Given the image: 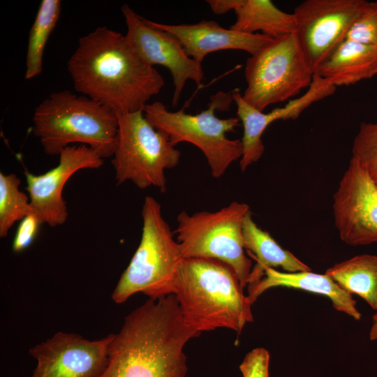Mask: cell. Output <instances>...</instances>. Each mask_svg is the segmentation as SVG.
<instances>
[{
    "mask_svg": "<svg viewBox=\"0 0 377 377\" xmlns=\"http://www.w3.org/2000/svg\"><path fill=\"white\" fill-rule=\"evenodd\" d=\"M67 68L77 91L117 114L143 111L165 84L156 68L135 54L124 35L106 27L80 38Z\"/></svg>",
    "mask_w": 377,
    "mask_h": 377,
    "instance_id": "6da1fadb",
    "label": "cell"
},
{
    "mask_svg": "<svg viewBox=\"0 0 377 377\" xmlns=\"http://www.w3.org/2000/svg\"><path fill=\"white\" fill-rule=\"evenodd\" d=\"M200 334L185 321L174 295L149 299L112 334L99 377H185V345Z\"/></svg>",
    "mask_w": 377,
    "mask_h": 377,
    "instance_id": "7a4b0ae2",
    "label": "cell"
},
{
    "mask_svg": "<svg viewBox=\"0 0 377 377\" xmlns=\"http://www.w3.org/2000/svg\"><path fill=\"white\" fill-rule=\"evenodd\" d=\"M233 269L212 258H184L173 295L186 323L201 333L227 328L239 334L253 317L252 303Z\"/></svg>",
    "mask_w": 377,
    "mask_h": 377,
    "instance_id": "3957f363",
    "label": "cell"
},
{
    "mask_svg": "<svg viewBox=\"0 0 377 377\" xmlns=\"http://www.w3.org/2000/svg\"><path fill=\"white\" fill-rule=\"evenodd\" d=\"M32 119L33 133L48 155H59L71 144L81 143L103 158L113 156L118 116L84 95L53 92L36 108Z\"/></svg>",
    "mask_w": 377,
    "mask_h": 377,
    "instance_id": "277c9868",
    "label": "cell"
},
{
    "mask_svg": "<svg viewBox=\"0 0 377 377\" xmlns=\"http://www.w3.org/2000/svg\"><path fill=\"white\" fill-rule=\"evenodd\" d=\"M140 244L112 294L116 304L138 293L158 300L173 295L184 258L162 214L161 205L146 196L142 209Z\"/></svg>",
    "mask_w": 377,
    "mask_h": 377,
    "instance_id": "5b68a950",
    "label": "cell"
},
{
    "mask_svg": "<svg viewBox=\"0 0 377 377\" xmlns=\"http://www.w3.org/2000/svg\"><path fill=\"white\" fill-rule=\"evenodd\" d=\"M232 101L231 91H219L210 97L205 110L195 114L186 113L184 108L170 111L160 101L147 104L143 113L155 128L169 136L174 146L186 142L200 149L212 175L219 178L231 163L242 158L243 153L241 140H231L227 136L241 125L239 119H221L215 114L217 110L229 109Z\"/></svg>",
    "mask_w": 377,
    "mask_h": 377,
    "instance_id": "8992f818",
    "label": "cell"
},
{
    "mask_svg": "<svg viewBox=\"0 0 377 377\" xmlns=\"http://www.w3.org/2000/svg\"><path fill=\"white\" fill-rule=\"evenodd\" d=\"M251 212L246 203L232 202L216 212L190 214L182 211L177 217V241L184 258L220 260L235 272L243 288L248 283L251 260L244 253L243 223Z\"/></svg>",
    "mask_w": 377,
    "mask_h": 377,
    "instance_id": "52a82bcc",
    "label": "cell"
},
{
    "mask_svg": "<svg viewBox=\"0 0 377 377\" xmlns=\"http://www.w3.org/2000/svg\"><path fill=\"white\" fill-rule=\"evenodd\" d=\"M118 133L112 159L117 184L131 181L141 189L166 191L165 171L179 163L181 153L143 111L117 114Z\"/></svg>",
    "mask_w": 377,
    "mask_h": 377,
    "instance_id": "ba28073f",
    "label": "cell"
},
{
    "mask_svg": "<svg viewBox=\"0 0 377 377\" xmlns=\"http://www.w3.org/2000/svg\"><path fill=\"white\" fill-rule=\"evenodd\" d=\"M313 71L295 34L272 39L246 61V87L243 98L263 112L268 106L287 101L309 88Z\"/></svg>",
    "mask_w": 377,
    "mask_h": 377,
    "instance_id": "9c48e42d",
    "label": "cell"
},
{
    "mask_svg": "<svg viewBox=\"0 0 377 377\" xmlns=\"http://www.w3.org/2000/svg\"><path fill=\"white\" fill-rule=\"evenodd\" d=\"M364 0H306L294 8L296 36L313 71L343 42Z\"/></svg>",
    "mask_w": 377,
    "mask_h": 377,
    "instance_id": "30bf717a",
    "label": "cell"
},
{
    "mask_svg": "<svg viewBox=\"0 0 377 377\" xmlns=\"http://www.w3.org/2000/svg\"><path fill=\"white\" fill-rule=\"evenodd\" d=\"M332 208L335 226L344 243H377V185L353 157L334 194Z\"/></svg>",
    "mask_w": 377,
    "mask_h": 377,
    "instance_id": "8fae6325",
    "label": "cell"
},
{
    "mask_svg": "<svg viewBox=\"0 0 377 377\" xmlns=\"http://www.w3.org/2000/svg\"><path fill=\"white\" fill-rule=\"evenodd\" d=\"M121 10L127 27L125 38L135 54L147 65H160L170 71L174 84L172 105L177 106L188 80L202 84L201 63L188 56L172 34L148 24L128 4L123 5Z\"/></svg>",
    "mask_w": 377,
    "mask_h": 377,
    "instance_id": "7c38bea8",
    "label": "cell"
},
{
    "mask_svg": "<svg viewBox=\"0 0 377 377\" xmlns=\"http://www.w3.org/2000/svg\"><path fill=\"white\" fill-rule=\"evenodd\" d=\"M112 337L89 340L75 333H55L29 350L37 363L31 377H99Z\"/></svg>",
    "mask_w": 377,
    "mask_h": 377,
    "instance_id": "4fadbf2b",
    "label": "cell"
},
{
    "mask_svg": "<svg viewBox=\"0 0 377 377\" xmlns=\"http://www.w3.org/2000/svg\"><path fill=\"white\" fill-rule=\"evenodd\" d=\"M59 161L54 168L36 175L24 171L33 212L40 223L51 227L64 224L68 217L66 202L62 193L71 176L82 169H97L103 164V158L91 147L71 145L59 154Z\"/></svg>",
    "mask_w": 377,
    "mask_h": 377,
    "instance_id": "5bb4252c",
    "label": "cell"
},
{
    "mask_svg": "<svg viewBox=\"0 0 377 377\" xmlns=\"http://www.w3.org/2000/svg\"><path fill=\"white\" fill-rule=\"evenodd\" d=\"M336 88L320 76L313 74L312 82L304 94L290 101L283 107L275 108L267 113L246 103L239 89L232 90V97L237 106V118L243 126L241 139L243 153L239 163L241 170L244 172L263 156L265 147L262 135L270 124L276 120L297 119L312 103L334 94Z\"/></svg>",
    "mask_w": 377,
    "mask_h": 377,
    "instance_id": "9a60e30c",
    "label": "cell"
},
{
    "mask_svg": "<svg viewBox=\"0 0 377 377\" xmlns=\"http://www.w3.org/2000/svg\"><path fill=\"white\" fill-rule=\"evenodd\" d=\"M147 22L152 27L172 34L188 56L200 63L208 54L219 50H239L252 55L274 39L260 33L247 34L230 28L225 29L213 20L177 25L149 20Z\"/></svg>",
    "mask_w": 377,
    "mask_h": 377,
    "instance_id": "2e32d148",
    "label": "cell"
},
{
    "mask_svg": "<svg viewBox=\"0 0 377 377\" xmlns=\"http://www.w3.org/2000/svg\"><path fill=\"white\" fill-rule=\"evenodd\" d=\"M274 287L300 289L325 296L333 307L359 320L361 313L356 307L353 295L343 289L330 276L311 271L281 272L271 267L264 269L263 278L256 284L248 286V297L253 304L265 291Z\"/></svg>",
    "mask_w": 377,
    "mask_h": 377,
    "instance_id": "e0dca14e",
    "label": "cell"
},
{
    "mask_svg": "<svg viewBox=\"0 0 377 377\" xmlns=\"http://www.w3.org/2000/svg\"><path fill=\"white\" fill-rule=\"evenodd\" d=\"M337 87L377 75V47L346 39L314 71Z\"/></svg>",
    "mask_w": 377,
    "mask_h": 377,
    "instance_id": "ac0fdd59",
    "label": "cell"
},
{
    "mask_svg": "<svg viewBox=\"0 0 377 377\" xmlns=\"http://www.w3.org/2000/svg\"><path fill=\"white\" fill-rule=\"evenodd\" d=\"M244 247L257 263L251 269L247 286L257 283L266 267H281L287 272L311 271V268L289 251L283 249L269 234L253 221L251 212L243 223Z\"/></svg>",
    "mask_w": 377,
    "mask_h": 377,
    "instance_id": "d6986e66",
    "label": "cell"
},
{
    "mask_svg": "<svg viewBox=\"0 0 377 377\" xmlns=\"http://www.w3.org/2000/svg\"><path fill=\"white\" fill-rule=\"evenodd\" d=\"M234 11L236 20L232 29L247 34L260 31L274 39L296 33L294 15L282 11L269 0H238Z\"/></svg>",
    "mask_w": 377,
    "mask_h": 377,
    "instance_id": "ffe728a7",
    "label": "cell"
},
{
    "mask_svg": "<svg viewBox=\"0 0 377 377\" xmlns=\"http://www.w3.org/2000/svg\"><path fill=\"white\" fill-rule=\"evenodd\" d=\"M325 274L350 294L364 299L377 311V256H355L328 268Z\"/></svg>",
    "mask_w": 377,
    "mask_h": 377,
    "instance_id": "44dd1931",
    "label": "cell"
},
{
    "mask_svg": "<svg viewBox=\"0 0 377 377\" xmlns=\"http://www.w3.org/2000/svg\"><path fill=\"white\" fill-rule=\"evenodd\" d=\"M60 0H42L30 29L26 56L24 78L31 80L43 71V52L48 38L59 21Z\"/></svg>",
    "mask_w": 377,
    "mask_h": 377,
    "instance_id": "7402d4cb",
    "label": "cell"
},
{
    "mask_svg": "<svg viewBox=\"0 0 377 377\" xmlns=\"http://www.w3.org/2000/svg\"><path fill=\"white\" fill-rule=\"evenodd\" d=\"M21 182L15 174L0 172V237L8 235L10 229L33 213L29 195L19 189Z\"/></svg>",
    "mask_w": 377,
    "mask_h": 377,
    "instance_id": "603a6c76",
    "label": "cell"
},
{
    "mask_svg": "<svg viewBox=\"0 0 377 377\" xmlns=\"http://www.w3.org/2000/svg\"><path fill=\"white\" fill-rule=\"evenodd\" d=\"M352 157L377 179V124L361 123L353 141Z\"/></svg>",
    "mask_w": 377,
    "mask_h": 377,
    "instance_id": "cb8c5ba5",
    "label": "cell"
},
{
    "mask_svg": "<svg viewBox=\"0 0 377 377\" xmlns=\"http://www.w3.org/2000/svg\"><path fill=\"white\" fill-rule=\"evenodd\" d=\"M346 39L377 47V1H366Z\"/></svg>",
    "mask_w": 377,
    "mask_h": 377,
    "instance_id": "d4e9b609",
    "label": "cell"
},
{
    "mask_svg": "<svg viewBox=\"0 0 377 377\" xmlns=\"http://www.w3.org/2000/svg\"><path fill=\"white\" fill-rule=\"evenodd\" d=\"M269 353L265 348L251 350L239 365L242 377H269Z\"/></svg>",
    "mask_w": 377,
    "mask_h": 377,
    "instance_id": "484cf974",
    "label": "cell"
},
{
    "mask_svg": "<svg viewBox=\"0 0 377 377\" xmlns=\"http://www.w3.org/2000/svg\"><path fill=\"white\" fill-rule=\"evenodd\" d=\"M41 224L34 212L21 220L13 240V251L19 253L27 249L36 239Z\"/></svg>",
    "mask_w": 377,
    "mask_h": 377,
    "instance_id": "4316f807",
    "label": "cell"
},
{
    "mask_svg": "<svg viewBox=\"0 0 377 377\" xmlns=\"http://www.w3.org/2000/svg\"><path fill=\"white\" fill-rule=\"evenodd\" d=\"M206 2L216 15H223L232 10H234L238 0H207Z\"/></svg>",
    "mask_w": 377,
    "mask_h": 377,
    "instance_id": "83f0119b",
    "label": "cell"
},
{
    "mask_svg": "<svg viewBox=\"0 0 377 377\" xmlns=\"http://www.w3.org/2000/svg\"><path fill=\"white\" fill-rule=\"evenodd\" d=\"M373 322L369 332V339L371 341L377 339V311L373 316Z\"/></svg>",
    "mask_w": 377,
    "mask_h": 377,
    "instance_id": "f1b7e54d",
    "label": "cell"
},
{
    "mask_svg": "<svg viewBox=\"0 0 377 377\" xmlns=\"http://www.w3.org/2000/svg\"><path fill=\"white\" fill-rule=\"evenodd\" d=\"M374 180H375L376 184V185H377V179H374Z\"/></svg>",
    "mask_w": 377,
    "mask_h": 377,
    "instance_id": "f546056e",
    "label": "cell"
}]
</instances>
